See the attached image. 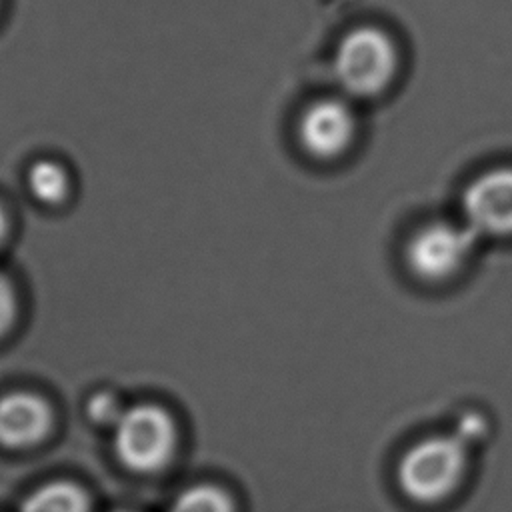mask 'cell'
Segmentation results:
<instances>
[{"label":"cell","instance_id":"1","mask_svg":"<svg viewBox=\"0 0 512 512\" xmlns=\"http://www.w3.org/2000/svg\"><path fill=\"white\" fill-rule=\"evenodd\" d=\"M470 420L464 432L430 436L414 444L398 464V484L416 502H438L462 480L466 470V436L474 434Z\"/></svg>","mask_w":512,"mask_h":512},{"label":"cell","instance_id":"2","mask_svg":"<svg viewBox=\"0 0 512 512\" xmlns=\"http://www.w3.org/2000/svg\"><path fill=\"white\" fill-rule=\"evenodd\" d=\"M332 66L344 94L374 98L392 84L400 66V54L388 32L364 24L340 40Z\"/></svg>","mask_w":512,"mask_h":512},{"label":"cell","instance_id":"3","mask_svg":"<svg viewBox=\"0 0 512 512\" xmlns=\"http://www.w3.org/2000/svg\"><path fill=\"white\" fill-rule=\"evenodd\" d=\"M176 446V428L168 412L156 404H134L114 422V452L134 472L162 468Z\"/></svg>","mask_w":512,"mask_h":512},{"label":"cell","instance_id":"4","mask_svg":"<svg viewBox=\"0 0 512 512\" xmlns=\"http://www.w3.org/2000/svg\"><path fill=\"white\" fill-rule=\"evenodd\" d=\"M474 242L476 234L466 224L432 222L410 238L406 262L424 280H444L464 266Z\"/></svg>","mask_w":512,"mask_h":512},{"label":"cell","instance_id":"5","mask_svg":"<svg viewBox=\"0 0 512 512\" xmlns=\"http://www.w3.org/2000/svg\"><path fill=\"white\" fill-rule=\"evenodd\" d=\"M358 122L344 98H318L298 118V140L304 152L316 160H336L346 154L356 138Z\"/></svg>","mask_w":512,"mask_h":512},{"label":"cell","instance_id":"6","mask_svg":"<svg viewBox=\"0 0 512 512\" xmlns=\"http://www.w3.org/2000/svg\"><path fill=\"white\" fill-rule=\"evenodd\" d=\"M462 214L476 236H512V166L474 178L462 194Z\"/></svg>","mask_w":512,"mask_h":512},{"label":"cell","instance_id":"7","mask_svg":"<svg viewBox=\"0 0 512 512\" xmlns=\"http://www.w3.org/2000/svg\"><path fill=\"white\" fill-rule=\"evenodd\" d=\"M50 422V410L42 398L30 392L0 396V446L30 448L46 436Z\"/></svg>","mask_w":512,"mask_h":512},{"label":"cell","instance_id":"8","mask_svg":"<svg viewBox=\"0 0 512 512\" xmlns=\"http://www.w3.org/2000/svg\"><path fill=\"white\" fill-rule=\"evenodd\" d=\"M26 186L32 198L46 206L62 204L70 194V174L66 166L52 158H38L26 170Z\"/></svg>","mask_w":512,"mask_h":512},{"label":"cell","instance_id":"9","mask_svg":"<svg viewBox=\"0 0 512 512\" xmlns=\"http://www.w3.org/2000/svg\"><path fill=\"white\" fill-rule=\"evenodd\" d=\"M20 512H88V498L72 482H48L22 502Z\"/></svg>","mask_w":512,"mask_h":512},{"label":"cell","instance_id":"10","mask_svg":"<svg viewBox=\"0 0 512 512\" xmlns=\"http://www.w3.org/2000/svg\"><path fill=\"white\" fill-rule=\"evenodd\" d=\"M168 512H234L230 496L214 484H196L176 496Z\"/></svg>","mask_w":512,"mask_h":512},{"label":"cell","instance_id":"11","mask_svg":"<svg viewBox=\"0 0 512 512\" xmlns=\"http://www.w3.org/2000/svg\"><path fill=\"white\" fill-rule=\"evenodd\" d=\"M116 398L110 396V394H96L90 404H88V414L94 422H100V424H106V422H116L122 414V410H118L116 406Z\"/></svg>","mask_w":512,"mask_h":512},{"label":"cell","instance_id":"12","mask_svg":"<svg viewBox=\"0 0 512 512\" xmlns=\"http://www.w3.org/2000/svg\"><path fill=\"white\" fill-rule=\"evenodd\" d=\"M14 316H16V294L6 274L0 272V336L12 326Z\"/></svg>","mask_w":512,"mask_h":512},{"label":"cell","instance_id":"13","mask_svg":"<svg viewBox=\"0 0 512 512\" xmlns=\"http://www.w3.org/2000/svg\"><path fill=\"white\" fill-rule=\"evenodd\" d=\"M6 228H8V218H6L4 206L0 204V242H2V238H4V234H6Z\"/></svg>","mask_w":512,"mask_h":512}]
</instances>
